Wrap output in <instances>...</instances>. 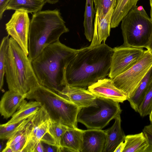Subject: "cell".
I'll list each match as a JSON object with an SVG mask.
<instances>
[{"mask_svg":"<svg viewBox=\"0 0 152 152\" xmlns=\"http://www.w3.org/2000/svg\"><path fill=\"white\" fill-rule=\"evenodd\" d=\"M27 136L24 137L21 140L15 144L11 146L13 152H22V151L26 144Z\"/></svg>","mask_w":152,"mask_h":152,"instance_id":"31","label":"cell"},{"mask_svg":"<svg viewBox=\"0 0 152 152\" xmlns=\"http://www.w3.org/2000/svg\"><path fill=\"white\" fill-rule=\"evenodd\" d=\"M46 2L45 0H10L7 10H20L34 14L41 11Z\"/></svg>","mask_w":152,"mask_h":152,"instance_id":"19","label":"cell"},{"mask_svg":"<svg viewBox=\"0 0 152 152\" xmlns=\"http://www.w3.org/2000/svg\"><path fill=\"white\" fill-rule=\"evenodd\" d=\"M27 118L15 123L9 124L6 123L1 124L0 139L8 140L21 126Z\"/></svg>","mask_w":152,"mask_h":152,"instance_id":"28","label":"cell"},{"mask_svg":"<svg viewBox=\"0 0 152 152\" xmlns=\"http://www.w3.org/2000/svg\"><path fill=\"white\" fill-rule=\"evenodd\" d=\"M152 82V67L140 82L133 95L127 99L131 107L135 112H138L139 107Z\"/></svg>","mask_w":152,"mask_h":152,"instance_id":"18","label":"cell"},{"mask_svg":"<svg viewBox=\"0 0 152 152\" xmlns=\"http://www.w3.org/2000/svg\"><path fill=\"white\" fill-rule=\"evenodd\" d=\"M114 8L111 7L102 18L99 20L95 15L94 35L91 42L88 46L93 47L98 46L102 42H105L109 36L110 31V23Z\"/></svg>","mask_w":152,"mask_h":152,"instance_id":"14","label":"cell"},{"mask_svg":"<svg viewBox=\"0 0 152 152\" xmlns=\"http://www.w3.org/2000/svg\"><path fill=\"white\" fill-rule=\"evenodd\" d=\"M34 152H45L43 143L41 141L36 145Z\"/></svg>","mask_w":152,"mask_h":152,"instance_id":"34","label":"cell"},{"mask_svg":"<svg viewBox=\"0 0 152 152\" xmlns=\"http://www.w3.org/2000/svg\"><path fill=\"white\" fill-rule=\"evenodd\" d=\"M49 119L39 126L35 136L26 143L22 152H34L36 145L48 131Z\"/></svg>","mask_w":152,"mask_h":152,"instance_id":"25","label":"cell"},{"mask_svg":"<svg viewBox=\"0 0 152 152\" xmlns=\"http://www.w3.org/2000/svg\"><path fill=\"white\" fill-rule=\"evenodd\" d=\"M42 106L41 103L36 101L27 102L25 99L11 119L6 123H15L28 118L37 112Z\"/></svg>","mask_w":152,"mask_h":152,"instance_id":"21","label":"cell"},{"mask_svg":"<svg viewBox=\"0 0 152 152\" xmlns=\"http://www.w3.org/2000/svg\"><path fill=\"white\" fill-rule=\"evenodd\" d=\"M0 142V151L2 152L3 150V148L4 145V141L5 140H1Z\"/></svg>","mask_w":152,"mask_h":152,"instance_id":"39","label":"cell"},{"mask_svg":"<svg viewBox=\"0 0 152 152\" xmlns=\"http://www.w3.org/2000/svg\"><path fill=\"white\" fill-rule=\"evenodd\" d=\"M109 77L112 79L130 68L141 58L143 48L122 45L113 48Z\"/></svg>","mask_w":152,"mask_h":152,"instance_id":"9","label":"cell"},{"mask_svg":"<svg viewBox=\"0 0 152 152\" xmlns=\"http://www.w3.org/2000/svg\"><path fill=\"white\" fill-rule=\"evenodd\" d=\"M43 143L44 144H43V145L44 146L45 152H57L56 148L55 147L44 143Z\"/></svg>","mask_w":152,"mask_h":152,"instance_id":"33","label":"cell"},{"mask_svg":"<svg viewBox=\"0 0 152 152\" xmlns=\"http://www.w3.org/2000/svg\"><path fill=\"white\" fill-rule=\"evenodd\" d=\"M78 49L70 48L59 41L46 47L31 61L40 84L57 93L67 86V66Z\"/></svg>","mask_w":152,"mask_h":152,"instance_id":"2","label":"cell"},{"mask_svg":"<svg viewBox=\"0 0 152 152\" xmlns=\"http://www.w3.org/2000/svg\"><path fill=\"white\" fill-rule=\"evenodd\" d=\"M122 111L119 102L96 96L92 104L81 108L77 121L88 129H102L112 120L120 115Z\"/></svg>","mask_w":152,"mask_h":152,"instance_id":"7","label":"cell"},{"mask_svg":"<svg viewBox=\"0 0 152 152\" xmlns=\"http://www.w3.org/2000/svg\"><path fill=\"white\" fill-rule=\"evenodd\" d=\"M125 146L124 142L120 143L116 147L114 152H122Z\"/></svg>","mask_w":152,"mask_h":152,"instance_id":"35","label":"cell"},{"mask_svg":"<svg viewBox=\"0 0 152 152\" xmlns=\"http://www.w3.org/2000/svg\"><path fill=\"white\" fill-rule=\"evenodd\" d=\"M58 94L81 108L86 107L92 104L96 97L88 90L81 87L68 85Z\"/></svg>","mask_w":152,"mask_h":152,"instance_id":"12","label":"cell"},{"mask_svg":"<svg viewBox=\"0 0 152 152\" xmlns=\"http://www.w3.org/2000/svg\"><path fill=\"white\" fill-rule=\"evenodd\" d=\"M28 13L16 10L5 24L8 35L12 38L28 56V37L30 21Z\"/></svg>","mask_w":152,"mask_h":152,"instance_id":"10","label":"cell"},{"mask_svg":"<svg viewBox=\"0 0 152 152\" xmlns=\"http://www.w3.org/2000/svg\"><path fill=\"white\" fill-rule=\"evenodd\" d=\"M152 67V53L148 49L144 50L141 58L136 64L112 79L115 86L125 94L127 99L133 95Z\"/></svg>","mask_w":152,"mask_h":152,"instance_id":"8","label":"cell"},{"mask_svg":"<svg viewBox=\"0 0 152 152\" xmlns=\"http://www.w3.org/2000/svg\"><path fill=\"white\" fill-rule=\"evenodd\" d=\"M120 115L115 118V121L110 128L105 130L106 134L103 152H114L117 146L124 142L126 136L121 127Z\"/></svg>","mask_w":152,"mask_h":152,"instance_id":"17","label":"cell"},{"mask_svg":"<svg viewBox=\"0 0 152 152\" xmlns=\"http://www.w3.org/2000/svg\"><path fill=\"white\" fill-rule=\"evenodd\" d=\"M94 0H86L83 26L84 35L89 41H92L94 32L93 21L94 14Z\"/></svg>","mask_w":152,"mask_h":152,"instance_id":"23","label":"cell"},{"mask_svg":"<svg viewBox=\"0 0 152 152\" xmlns=\"http://www.w3.org/2000/svg\"><path fill=\"white\" fill-rule=\"evenodd\" d=\"M145 48L150 50L152 53V33L147 46Z\"/></svg>","mask_w":152,"mask_h":152,"instance_id":"36","label":"cell"},{"mask_svg":"<svg viewBox=\"0 0 152 152\" xmlns=\"http://www.w3.org/2000/svg\"><path fill=\"white\" fill-rule=\"evenodd\" d=\"M122 152H145L148 146L147 140L142 132L126 136Z\"/></svg>","mask_w":152,"mask_h":152,"instance_id":"22","label":"cell"},{"mask_svg":"<svg viewBox=\"0 0 152 152\" xmlns=\"http://www.w3.org/2000/svg\"><path fill=\"white\" fill-rule=\"evenodd\" d=\"M68 126L51 119L48 121L47 132L52 137L56 145L57 152H62L61 142L62 137Z\"/></svg>","mask_w":152,"mask_h":152,"instance_id":"24","label":"cell"},{"mask_svg":"<svg viewBox=\"0 0 152 152\" xmlns=\"http://www.w3.org/2000/svg\"><path fill=\"white\" fill-rule=\"evenodd\" d=\"M106 136L105 130L102 129L84 130L81 152H103Z\"/></svg>","mask_w":152,"mask_h":152,"instance_id":"13","label":"cell"},{"mask_svg":"<svg viewBox=\"0 0 152 152\" xmlns=\"http://www.w3.org/2000/svg\"><path fill=\"white\" fill-rule=\"evenodd\" d=\"M150 6L151 7L150 9V18L152 20V0H149Z\"/></svg>","mask_w":152,"mask_h":152,"instance_id":"40","label":"cell"},{"mask_svg":"<svg viewBox=\"0 0 152 152\" xmlns=\"http://www.w3.org/2000/svg\"><path fill=\"white\" fill-rule=\"evenodd\" d=\"M10 0H0V19L1 20Z\"/></svg>","mask_w":152,"mask_h":152,"instance_id":"32","label":"cell"},{"mask_svg":"<svg viewBox=\"0 0 152 152\" xmlns=\"http://www.w3.org/2000/svg\"><path fill=\"white\" fill-rule=\"evenodd\" d=\"M2 152H13L11 147H5L2 150Z\"/></svg>","mask_w":152,"mask_h":152,"instance_id":"37","label":"cell"},{"mask_svg":"<svg viewBox=\"0 0 152 152\" xmlns=\"http://www.w3.org/2000/svg\"><path fill=\"white\" fill-rule=\"evenodd\" d=\"M69 31L59 10L41 11L33 15L28 37V57L32 61L48 46Z\"/></svg>","mask_w":152,"mask_h":152,"instance_id":"3","label":"cell"},{"mask_svg":"<svg viewBox=\"0 0 152 152\" xmlns=\"http://www.w3.org/2000/svg\"><path fill=\"white\" fill-rule=\"evenodd\" d=\"M26 98L40 102L53 120L70 127H77V115L82 108L56 92L40 85L28 94Z\"/></svg>","mask_w":152,"mask_h":152,"instance_id":"5","label":"cell"},{"mask_svg":"<svg viewBox=\"0 0 152 152\" xmlns=\"http://www.w3.org/2000/svg\"><path fill=\"white\" fill-rule=\"evenodd\" d=\"M46 2L51 4H54L57 3L59 0H45Z\"/></svg>","mask_w":152,"mask_h":152,"instance_id":"38","label":"cell"},{"mask_svg":"<svg viewBox=\"0 0 152 152\" xmlns=\"http://www.w3.org/2000/svg\"><path fill=\"white\" fill-rule=\"evenodd\" d=\"M142 132L144 133L147 140L148 146L145 152H152V122L147 126H145L142 129Z\"/></svg>","mask_w":152,"mask_h":152,"instance_id":"30","label":"cell"},{"mask_svg":"<svg viewBox=\"0 0 152 152\" xmlns=\"http://www.w3.org/2000/svg\"><path fill=\"white\" fill-rule=\"evenodd\" d=\"M122 45L146 48L152 33V20L141 6L133 7L121 21Z\"/></svg>","mask_w":152,"mask_h":152,"instance_id":"6","label":"cell"},{"mask_svg":"<svg viewBox=\"0 0 152 152\" xmlns=\"http://www.w3.org/2000/svg\"><path fill=\"white\" fill-rule=\"evenodd\" d=\"M5 73L9 90L27 95L40 85L28 56L11 37L6 58Z\"/></svg>","mask_w":152,"mask_h":152,"instance_id":"4","label":"cell"},{"mask_svg":"<svg viewBox=\"0 0 152 152\" xmlns=\"http://www.w3.org/2000/svg\"><path fill=\"white\" fill-rule=\"evenodd\" d=\"M84 130L77 127H68L61 139L62 151L81 152L83 144Z\"/></svg>","mask_w":152,"mask_h":152,"instance_id":"16","label":"cell"},{"mask_svg":"<svg viewBox=\"0 0 152 152\" xmlns=\"http://www.w3.org/2000/svg\"><path fill=\"white\" fill-rule=\"evenodd\" d=\"M9 36L4 37L1 42L0 47V89L3 88L5 75V62L9 47Z\"/></svg>","mask_w":152,"mask_h":152,"instance_id":"26","label":"cell"},{"mask_svg":"<svg viewBox=\"0 0 152 152\" xmlns=\"http://www.w3.org/2000/svg\"><path fill=\"white\" fill-rule=\"evenodd\" d=\"M149 115V119L150 122H152V111Z\"/></svg>","mask_w":152,"mask_h":152,"instance_id":"41","label":"cell"},{"mask_svg":"<svg viewBox=\"0 0 152 152\" xmlns=\"http://www.w3.org/2000/svg\"><path fill=\"white\" fill-rule=\"evenodd\" d=\"M26 98V95L9 90L1 97L0 102V112L5 119L12 116Z\"/></svg>","mask_w":152,"mask_h":152,"instance_id":"15","label":"cell"},{"mask_svg":"<svg viewBox=\"0 0 152 152\" xmlns=\"http://www.w3.org/2000/svg\"><path fill=\"white\" fill-rule=\"evenodd\" d=\"M105 42L78 49L66 68L67 85L88 87L109 75L114 49Z\"/></svg>","mask_w":152,"mask_h":152,"instance_id":"1","label":"cell"},{"mask_svg":"<svg viewBox=\"0 0 152 152\" xmlns=\"http://www.w3.org/2000/svg\"><path fill=\"white\" fill-rule=\"evenodd\" d=\"M152 111V82L147 90L138 109L141 117L149 115Z\"/></svg>","mask_w":152,"mask_h":152,"instance_id":"29","label":"cell"},{"mask_svg":"<svg viewBox=\"0 0 152 152\" xmlns=\"http://www.w3.org/2000/svg\"><path fill=\"white\" fill-rule=\"evenodd\" d=\"M139 0H117L112 15L111 28L118 26L123 18L130 10L136 6Z\"/></svg>","mask_w":152,"mask_h":152,"instance_id":"20","label":"cell"},{"mask_svg":"<svg viewBox=\"0 0 152 152\" xmlns=\"http://www.w3.org/2000/svg\"><path fill=\"white\" fill-rule=\"evenodd\" d=\"M88 90L96 97L110 99L119 103L127 100L126 96L115 86L110 78L98 80L88 86Z\"/></svg>","mask_w":152,"mask_h":152,"instance_id":"11","label":"cell"},{"mask_svg":"<svg viewBox=\"0 0 152 152\" xmlns=\"http://www.w3.org/2000/svg\"><path fill=\"white\" fill-rule=\"evenodd\" d=\"M117 0H94L95 15L99 20L102 18L112 7L115 8Z\"/></svg>","mask_w":152,"mask_h":152,"instance_id":"27","label":"cell"}]
</instances>
